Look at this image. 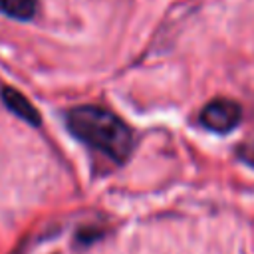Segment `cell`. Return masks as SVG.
I'll use <instances>...</instances> for the list:
<instances>
[{"mask_svg": "<svg viewBox=\"0 0 254 254\" xmlns=\"http://www.w3.org/2000/svg\"><path fill=\"white\" fill-rule=\"evenodd\" d=\"M0 12L20 22H28L38 12V0H0Z\"/></svg>", "mask_w": 254, "mask_h": 254, "instance_id": "277c9868", "label": "cell"}, {"mask_svg": "<svg viewBox=\"0 0 254 254\" xmlns=\"http://www.w3.org/2000/svg\"><path fill=\"white\" fill-rule=\"evenodd\" d=\"M240 117H242V109L236 101L232 99H226V97H218V99H212L208 101L202 109H200V123L214 131V133H228L232 131L238 123H240Z\"/></svg>", "mask_w": 254, "mask_h": 254, "instance_id": "7a4b0ae2", "label": "cell"}, {"mask_svg": "<svg viewBox=\"0 0 254 254\" xmlns=\"http://www.w3.org/2000/svg\"><path fill=\"white\" fill-rule=\"evenodd\" d=\"M236 155H238L244 163H248L250 167H254V143H248V145L238 147V149H236Z\"/></svg>", "mask_w": 254, "mask_h": 254, "instance_id": "5b68a950", "label": "cell"}, {"mask_svg": "<svg viewBox=\"0 0 254 254\" xmlns=\"http://www.w3.org/2000/svg\"><path fill=\"white\" fill-rule=\"evenodd\" d=\"M67 131L89 149L125 163L133 149V131L113 111L97 105H79L65 113Z\"/></svg>", "mask_w": 254, "mask_h": 254, "instance_id": "6da1fadb", "label": "cell"}, {"mask_svg": "<svg viewBox=\"0 0 254 254\" xmlns=\"http://www.w3.org/2000/svg\"><path fill=\"white\" fill-rule=\"evenodd\" d=\"M0 97H2L4 107H6L10 113H14L18 119H22V121H26V123H30V125H40V123H42L40 111H38V109L34 107V103H32L24 93H20L16 87H12V85L2 87Z\"/></svg>", "mask_w": 254, "mask_h": 254, "instance_id": "3957f363", "label": "cell"}]
</instances>
